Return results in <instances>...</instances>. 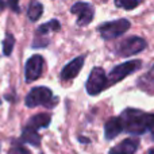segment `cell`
I'll list each match as a JSON object with an SVG mask.
<instances>
[{
	"label": "cell",
	"instance_id": "13",
	"mask_svg": "<svg viewBox=\"0 0 154 154\" xmlns=\"http://www.w3.org/2000/svg\"><path fill=\"white\" fill-rule=\"evenodd\" d=\"M50 122H51V116L49 114H37V115L30 118L26 126H29V127H31V128H34V130L38 131L39 128L49 127Z\"/></svg>",
	"mask_w": 154,
	"mask_h": 154
},
{
	"label": "cell",
	"instance_id": "21",
	"mask_svg": "<svg viewBox=\"0 0 154 154\" xmlns=\"http://www.w3.org/2000/svg\"><path fill=\"white\" fill-rule=\"evenodd\" d=\"M8 154H20V152H19V143L16 141H14V146H12V149L10 150Z\"/></svg>",
	"mask_w": 154,
	"mask_h": 154
},
{
	"label": "cell",
	"instance_id": "20",
	"mask_svg": "<svg viewBox=\"0 0 154 154\" xmlns=\"http://www.w3.org/2000/svg\"><path fill=\"white\" fill-rule=\"evenodd\" d=\"M7 5H10V8L14 12H20V8H19V0H7Z\"/></svg>",
	"mask_w": 154,
	"mask_h": 154
},
{
	"label": "cell",
	"instance_id": "14",
	"mask_svg": "<svg viewBox=\"0 0 154 154\" xmlns=\"http://www.w3.org/2000/svg\"><path fill=\"white\" fill-rule=\"evenodd\" d=\"M20 141L24 142V143H30V145H32V146L38 147L41 145V135L38 134L37 130L29 127V126H24L23 131H22Z\"/></svg>",
	"mask_w": 154,
	"mask_h": 154
},
{
	"label": "cell",
	"instance_id": "17",
	"mask_svg": "<svg viewBox=\"0 0 154 154\" xmlns=\"http://www.w3.org/2000/svg\"><path fill=\"white\" fill-rule=\"evenodd\" d=\"M14 46H15V37L12 34H10V32H7L4 37V41H3V54L5 57L11 56Z\"/></svg>",
	"mask_w": 154,
	"mask_h": 154
},
{
	"label": "cell",
	"instance_id": "7",
	"mask_svg": "<svg viewBox=\"0 0 154 154\" xmlns=\"http://www.w3.org/2000/svg\"><path fill=\"white\" fill-rule=\"evenodd\" d=\"M70 12L73 15H77V26L84 27V26H88L92 22L93 16H95V8L89 3L79 2L72 5Z\"/></svg>",
	"mask_w": 154,
	"mask_h": 154
},
{
	"label": "cell",
	"instance_id": "8",
	"mask_svg": "<svg viewBox=\"0 0 154 154\" xmlns=\"http://www.w3.org/2000/svg\"><path fill=\"white\" fill-rule=\"evenodd\" d=\"M43 65H45V60L39 54H34L31 56L26 62L24 66V77H26L27 82H32L38 80L42 76L43 72Z\"/></svg>",
	"mask_w": 154,
	"mask_h": 154
},
{
	"label": "cell",
	"instance_id": "23",
	"mask_svg": "<svg viewBox=\"0 0 154 154\" xmlns=\"http://www.w3.org/2000/svg\"><path fill=\"white\" fill-rule=\"evenodd\" d=\"M5 8H7V3L4 0H0V12H3Z\"/></svg>",
	"mask_w": 154,
	"mask_h": 154
},
{
	"label": "cell",
	"instance_id": "26",
	"mask_svg": "<svg viewBox=\"0 0 154 154\" xmlns=\"http://www.w3.org/2000/svg\"><path fill=\"white\" fill-rule=\"evenodd\" d=\"M152 137H153V139H154V130L152 131Z\"/></svg>",
	"mask_w": 154,
	"mask_h": 154
},
{
	"label": "cell",
	"instance_id": "22",
	"mask_svg": "<svg viewBox=\"0 0 154 154\" xmlns=\"http://www.w3.org/2000/svg\"><path fill=\"white\" fill-rule=\"evenodd\" d=\"M19 152H20V154H31V153L29 152V150L26 149V147H23V146H22L20 143H19Z\"/></svg>",
	"mask_w": 154,
	"mask_h": 154
},
{
	"label": "cell",
	"instance_id": "25",
	"mask_svg": "<svg viewBox=\"0 0 154 154\" xmlns=\"http://www.w3.org/2000/svg\"><path fill=\"white\" fill-rule=\"evenodd\" d=\"M147 154H154V149H150L149 152H147Z\"/></svg>",
	"mask_w": 154,
	"mask_h": 154
},
{
	"label": "cell",
	"instance_id": "9",
	"mask_svg": "<svg viewBox=\"0 0 154 154\" xmlns=\"http://www.w3.org/2000/svg\"><path fill=\"white\" fill-rule=\"evenodd\" d=\"M84 56H79L76 58H73L70 62H68L64 66V69L61 70V80L62 81H69L73 80L75 77L80 73V70L82 69V65H84Z\"/></svg>",
	"mask_w": 154,
	"mask_h": 154
},
{
	"label": "cell",
	"instance_id": "19",
	"mask_svg": "<svg viewBox=\"0 0 154 154\" xmlns=\"http://www.w3.org/2000/svg\"><path fill=\"white\" fill-rule=\"evenodd\" d=\"M49 45V38H39L37 37L35 38V41L32 42V48L34 49H39V48H46V46Z\"/></svg>",
	"mask_w": 154,
	"mask_h": 154
},
{
	"label": "cell",
	"instance_id": "6",
	"mask_svg": "<svg viewBox=\"0 0 154 154\" xmlns=\"http://www.w3.org/2000/svg\"><path fill=\"white\" fill-rule=\"evenodd\" d=\"M147 48V42L141 37H130L119 43L116 49V54L119 57H131L141 53Z\"/></svg>",
	"mask_w": 154,
	"mask_h": 154
},
{
	"label": "cell",
	"instance_id": "24",
	"mask_svg": "<svg viewBox=\"0 0 154 154\" xmlns=\"http://www.w3.org/2000/svg\"><path fill=\"white\" fill-rule=\"evenodd\" d=\"M79 141H81V142H85V143H88V142H89V141H88V139H85L84 137H80V138H79Z\"/></svg>",
	"mask_w": 154,
	"mask_h": 154
},
{
	"label": "cell",
	"instance_id": "2",
	"mask_svg": "<svg viewBox=\"0 0 154 154\" xmlns=\"http://www.w3.org/2000/svg\"><path fill=\"white\" fill-rule=\"evenodd\" d=\"M60 99L53 95L50 88L48 87H34L29 93L26 95L24 103L29 108H35V107H48V108H53L56 104L58 103Z\"/></svg>",
	"mask_w": 154,
	"mask_h": 154
},
{
	"label": "cell",
	"instance_id": "10",
	"mask_svg": "<svg viewBox=\"0 0 154 154\" xmlns=\"http://www.w3.org/2000/svg\"><path fill=\"white\" fill-rule=\"evenodd\" d=\"M139 147L138 138H126L116 146H114L108 154H135Z\"/></svg>",
	"mask_w": 154,
	"mask_h": 154
},
{
	"label": "cell",
	"instance_id": "1",
	"mask_svg": "<svg viewBox=\"0 0 154 154\" xmlns=\"http://www.w3.org/2000/svg\"><path fill=\"white\" fill-rule=\"evenodd\" d=\"M122 130L131 135H142L154 130V114L137 108H126L119 115Z\"/></svg>",
	"mask_w": 154,
	"mask_h": 154
},
{
	"label": "cell",
	"instance_id": "16",
	"mask_svg": "<svg viewBox=\"0 0 154 154\" xmlns=\"http://www.w3.org/2000/svg\"><path fill=\"white\" fill-rule=\"evenodd\" d=\"M61 30V23H60L57 19H51L49 20L48 23L41 24L39 27L37 29V35H46L49 31H60Z\"/></svg>",
	"mask_w": 154,
	"mask_h": 154
},
{
	"label": "cell",
	"instance_id": "3",
	"mask_svg": "<svg viewBox=\"0 0 154 154\" xmlns=\"http://www.w3.org/2000/svg\"><path fill=\"white\" fill-rule=\"evenodd\" d=\"M130 26H131V23L128 19L120 18L112 22H104V23H101L97 27V30H99L100 37L104 41H111V39H116L120 35H123L130 29Z\"/></svg>",
	"mask_w": 154,
	"mask_h": 154
},
{
	"label": "cell",
	"instance_id": "12",
	"mask_svg": "<svg viewBox=\"0 0 154 154\" xmlns=\"http://www.w3.org/2000/svg\"><path fill=\"white\" fill-rule=\"evenodd\" d=\"M120 133H123V130H122V125H120L119 118L116 116L107 120L106 125H104V137H106V139H114Z\"/></svg>",
	"mask_w": 154,
	"mask_h": 154
},
{
	"label": "cell",
	"instance_id": "11",
	"mask_svg": "<svg viewBox=\"0 0 154 154\" xmlns=\"http://www.w3.org/2000/svg\"><path fill=\"white\" fill-rule=\"evenodd\" d=\"M137 85L143 92L149 93V95H154V64L145 75L139 77L138 81H137Z\"/></svg>",
	"mask_w": 154,
	"mask_h": 154
},
{
	"label": "cell",
	"instance_id": "18",
	"mask_svg": "<svg viewBox=\"0 0 154 154\" xmlns=\"http://www.w3.org/2000/svg\"><path fill=\"white\" fill-rule=\"evenodd\" d=\"M139 0H115V5L123 10H133V8L138 7Z\"/></svg>",
	"mask_w": 154,
	"mask_h": 154
},
{
	"label": "cell",
	"instance_id": "15",
	"mask_svg": "<svg viewBox=\"0 0 154 154\" xmlns=\"http://www.w3.org/2000/svg\"><path fill=\"white\" fill-rule=\"evenodd\" d=\"M43 14V5L37 0H31L27 8V18L30 22H37Z\"/></svg>",
	"mask_w": 154,
	"mask_h": 154
},
{
	"label": "cell",
	"instance_id": "5",
	"mask_svg": "<svg viewBox=\"0 0 154 154\" xmlns=\"http://www.w3.org/2000/svg\"><path fill=\"white\" fill-rule=\"evenodd\" d=\"M142 68V61L141 60H133V61H127L119 64L116 66H114L111 69V72L108 73V81L109 85H115L119 81H122L123 79H126L127 76H130L131 73L137 72Z\"/></svg>",
	"mask_w": 154,
	"mask_h": 154
},
{
	"label": "cell",
	"instance_id": "4",
	"mask_svg": "<svg viewBox=\"0 0 154 154\" xmlns=\"http://www.w3.org/2000/svg\"><path fill=\"white\" fill-rule=\"evenodd\" d=\"M108 87H111V85H109L108 77H107L104 69L100 66L93 68L87 80V84H85V89H87L88 95L96 96L100 92L106 91Z\"/></svg>",
	"mask_w": 154,
	"mask_h": 154
}]
</instances>
